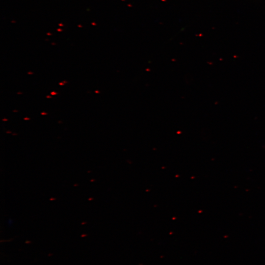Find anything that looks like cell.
Wrapping results in <instances>:
<instances>
[{"mask_svg": "<svg viewBox=\"0 0 265 265\" xmlns=\"http://www.w3.org/2000/svg\"><path fill=\"white\" fill-rule=\"evenodd\" d=\"M50 94H51L52 95H55L57 94V93L54 91H53L50 93Z\"/></svg>", "mask_w": 265, "mask_h": 265, "instance_id": "cell-1", "label": "cell"}, {"mask_svg": "<svg viewBox=\"0 0 265 265\" xmlns=\"http://www.w3.org/2000/svg\"><path fill=\"white\" fill-rule=\"evenodd\" d=\"M41 115H46L47 114V113L46 112H42L41 113H40Z\"/></svg>", "mask_w": 265, "mask_h": 265, "instance_id": "cell-2", "label": "cell"}, {"mask_svg": "<svg viewBox=\"0 0 265 265\" xmlns=\"http://www.w3.org/2000/svg\"><path fill=\"white\" fill-rule=\"evenodd\" d=\"M24 120H30V118H28L27 117H26L24 118Z\"/></svg>", "mask_w": 265, "mask_h": 265, "instance_id": "cell-3", "label": "cell"}, {"mask_svg": "<svg viewBox=\"0 0 265 265\" xmlns=\"http://www.w3.org/2000/svg\"><path fill=\"white\" fill-rule=\"evenodd\" d=\"M59 85L62 86L64 85V83L62 81V82H59Z\"/></svg>", "mask_w": 265, "mask_h": 265, "instance_id": "cell-4", "label": "cell"}, {"mask_svg": "<svg viewBox=\"0 0 265 265\" xmlns=\"http://www.w3.org/2000/svg\"><path fill=\"white\" fill-rule=\"evenodd\" d=\"M46 98H53V97L52 96H49V95H47L46 96Z\"/></svg>", "mask_w": 265, "mask_h": 265, "instance_id": "cell-5", "label": "cell"}, {"mask_svg": "<svg viewBox=\"0 0 265 265\" xmlns=\"http://www.w3.org/2000/svg\"><path fill=\"white\" fill-rule=\"evenodd\" d=\"M2 121H8V119L4 118L3 119H2Z\"/></svg>", "mask_w": 265, "mask_h": 265, "instance_id": "cell-6", "label": "cell"}, {"mask_svg": "<svg viewBox=\"0 0 265 265\" xmlns=\"http://www.w3.org/2000/svg\"><path fill=\"white\" fill-rule=\"evenodd\" d=\"M27 74H28V75H32V74H33V73L31 72H27Z\"/></svg>", "mask_w": 265, "mask_h": 265, "instance_id": "cell-7", "label": "cell"}]
</instances>
